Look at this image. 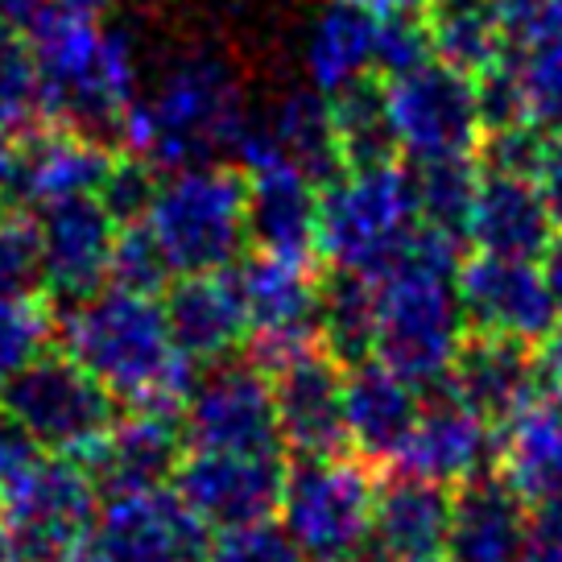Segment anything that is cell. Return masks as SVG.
I'll return each mask as SVG.
<instances>
[{"instance_id": "1", "label": "cell", "mask_w": 562, "mask_h": 562, "mask_svg": "<svg viewBox=\"0 0 562 562\" xmlns=\"http://www.w3.org/2000/svg\"><path fill=\"white\" fill-rule=\"evenodd\" d=\"M63 351L133 409L182 414L199 381V364L175 344L166 306L154 294L121 285L70 302L63 315Z\"/></svg>"}, {"instance_id": "2", "label": "cell", "mask_w": 562, "mask_h": 562, "mask_svg": "<svg viewBox=\"0 0 562 562\" xmlns=\"http://www.w3.org/2000/svg\"><path fill=\"white\" fill-rule=\"evenodd\" d=\"M463 240L418 224L414 240L389 273L376 278V351L385 369L405 376L414 389L447 385L459 351L468 344V315L459 302Z\"/></svg>"}, {"instance_id": "3", "label": "cell", "mask_w": 562, "mask_h": 562, "mask_svg": "<svg viewBox=\"0 0 562 562\" xmlns=\"http://www.w3.org/2000/svg\"><path fill=\"white\" fill-rule=\"evenodd\" d=\"M240 75L228 58L191 50L170 58L124 116V145L161 175L203 161L240 158L252 133Z\"/></svg>"}, {"instance_id": "4", "label": "cell", "mask_w": 562, "mask_h": 562, "mask_svg": "<svg viewBox=\"0 0 562 562\" xmlns=\"http://www.w3.org/2000/svg\"><path fill=\"white\" fill-rule=\"evenodd\" d=\"M25 37L42 70L46 116L100 140L121 133L128 108L140 95L133 42L121 30H104L100 18L67 13L54 4L42 9Z\"/></svg>"}, {"instance_id": "5", "label": "cell", "mask_w": 562, "mask_h": 562, "mask_svg": "<svg viewBox=\"0 0 562 562\" xmlns=\"http://www.w3.org/2000/svg\"><path fill=\"white\" fill-rule=\"evenodd\" d=\"M414 170L397 161L372 170H344L318 194L315 252L335 273L381 278L418 232Z\"/></svg>"}, {"instance_id": "6", "label": "cell", "mask_w": 562, "mask_h": 562, "mask_svg": "<svg viewBox=\"0 0 562 562\" xmlns=\"http://www.w3.org/2000/svg\"><path fill=\"white\" fill-rule=\"evenodd\" d=\"M145 224L158 236L175 278L224 273L248 245L245 175L228 161L166 170Z\"/></svg>"}, {"instance_id": "7", "label": "cell", "mask_w": 562, "mask_h": 562, "mask_svg": "<svg viewBox=\"0 0 562 562\" xmlns=\"http://www.w3.org/2000/svg\"><path fill=\"white\" fill-rule=\"evenodd\" d=\"M0 418L13 422L37 451L83 459L116 422V397L75 356L42 351L0 385Z\"/></svg>"}, {"instance_id": "8", "label": "cell", "mask_w": 562, "mask_h": 562, "mask_svg": "<svg viewBox=\"0 0 562 562\" xmlns=\"http://www.w3.org/2000/svg\"><path fill=\"white\" fill-rule=\"evenodd\" d=\"M281 529L294 538L306 562H344L372 542L376 484L372 475L339 456L299 459L281 488Z\"/></svg>"}, {"instance_id": "9", "label": "cell", "mask_w": 562, "mask_h": 562, "mask_svg": "<svg viewBox=\"0 0 562 562\" xmlns=\"http://www.w3.org/2000/svg\"><path fill=\"white\" fill-rule=\"evenodd\" d=\"M95 480L75 456H34V463L4 488L0 517L18 542L21 562H54L75 546L91 542L100 517Z\"/></svg>"}, {"instance_id": "10", "label": "cell", "mask_w": 562, "mask_h": 562, "mask_svg": "<svg viewBox=\"0 0 562 562\" xmlns=\"http://www.w3.org/2000/svg\"><path fill=\"white\" fill-rule=\"evenodd\" d=\"M389 121L402 154L418 161L472 158L484 140V116L475 100V79L430 58L426 67L385 79Z\"/></svg>"}, {"instance_id": "11", "label": "cell", "mask_w": 562, "mask_h": 562, "mask_svg": "<svg viewBox=\"0 0 562 562\" xmlns=\"http://www.w3.org/2000/svg\"><path fill=\"white\" fill-rule=\"evenodd\" d=\"M236 161L245 166L248 240L261 248V252L311 261L323 187L302 166H294V161L281 154L261 121L252 124V133L240 145V158Z\"/></svg>"}, {"instance_id": "12", "label": "cell", "mask_w": 562, "mask_h": 562, "mask_svg": "<svg viewBox=\"0 0 562 562\" xmlns=\"http://www.w3.org/2000/svg\"><path fill=\"white\" fill-rule=\"evenodd\" d=\"M104 562H207L211 526L175 488L104 496L91 529Z\"/></svg>"}, {"instance_id": "13", "label": "cell", "mask_w": 562, "mask_h": 562, "mask_svg": "<svg viewBox=\"0 0 562 562\" xmlns=\"http://www.w3.org/2000/svg\"><path fill=\"white\" fill-rule=\"evenodd\" d=\"M285 468L278 451H207L194 447L175 472V492L215 533L273 521L281 509Z\"/></svg>"}, {"instance_id": "14", "label": "cell", "mask_w": 562, "mask_h": 562, "mask_svg": "<svg viewBox=\"0 0 562 562\" xmlns=\"http://www.w3.org/2000/svg\"><path fill=\"white\" fill-rule=\"evenodd\" d=\"M191 447L207 451H281L273 381L257 364H211L182 409Z\"/></svg>"}, {"instance_id": "15", "label": "cell", "mask_w": 562, "mask_h": 562, "mask_svg": "<svg viewBox=\"0 0 562 562\" xmlns=\"http://www.w3.org/2000/svg\"><path fill=\"white\" fill-rule=\"evenodd\" d=\"M459 302H463L468 327L480 335L542 344L562 327V302L554 299L538 261L475 252L459 269Z\"/></svg>"}, {"instance_id": "16", "label": "cell", "mask_w": 562, "mask_h": 562, "mask_svg": "<svg viewBox=\"0 0 562 562\" xmlns=\"http://www.w3.org/2000/svg\"><path fill=\"white\" fill-rule=\"evenodd\" d=\"M501 451L492 422H484L472 405H463L456 393L435 389V397L422 405L418 422L402 442L393 468L402 475L459 488L475 475L488 472V459Z\"/></svg>"}, {"instance_id": "17", "label": "cell", "mask_w": 562, "mask_h": 562, "mask_svg": "<svg viewBox=\"0 0 562 562\" xmlns=\"http://www.w3.org/2000/svg\"><path fill=\"white\" fill-rule=\"evenodd\" d=\"M37 228H42V285L54 299L70 306L104 290L121 224L108 215L95 194L42 207Z\"/></svg>"}, {"instance_id": "18", "label": "cell", "mask_w": 562, "mask_h": 562, "mask_svg": "<svg viewBox=\"0 0 562 562\" xmlns=\"http://www.w3.org/2000/svg\"><path fill=\"white\" fill-rule=\"evenodd\" d=\"M269 381H273L281 447H290L299 459L339 456L348 447V405H344L348 372L331 351H311Z\"/></svg>"}, {"instance_id": "19", "label": "cell", "mask_w": 562, "mask_h": 562, "mask_svg": "<svg viewBox=\"0 0 562 562\" xmlns=\"http://www.w3.org/2000/svg\"><path fill=\"white\" fill-rule=\"evenodd\" d=\"M83 463H88L100 496L166 488L182 463L178 414L133 409L128 418H116L108 426V435L83 456Z\"/></svg>"}, {"instance_id": "20", "label": "cell", "mask_w": 562, "mask_h": 562, "mask_svg": "<svg viewBox=\"0 0 562 562\" xmlns=\"http://www.w3.org/2000/svg\"><path fill=\"white\" fill-rule=\"evenodd\" d=\"M442 389L456 393L463 405H472L484 422L505 426L538 402L542 372H538V356L529 351V344L475 331L463 344L456 369H451Z\"/></svg>"}, {"instance_id": "21", "label": "cell", "mask_w": 562, "mask_h": 562, "mask_svg": "<svg viewBox=\"0 0 562 562\" xmlns=\"http://www.w3.org/2000/svg\"><path fill=\"white\" fill-rule=\"evenodd\" d=\"M166 318L175 344L194 364H220L232 351L248 344L252 323H248L245 290L240 278L224 269V273H191V278L170 281L166 290Z\"/></svg>"}, {"instance_id": "22", "label": "cell", "mask_w": 562, "mask_h": 562, "mask_svg": "<svg viewBox=\"0 0 562 562\" xmlns=\"http://www.w3.org/2000/svg\"><path fill=\"white\" fill-rule=\"evenodd\" d=\"M554 236H559V220L533 178L484 175L472 224H468V240L475 245V252L509 257V261H542Z\"/></svg>"}, {"instance_id": "23", "label": "cell", "mask_w": 562, "mask_h": 562, "mask_svg": "<svg viewBox=\"0 0 562 562\" xmlns=\"http://www.w3.org/2000/svg\"><path fill=\"white\" fill-rule=\"evenodd\" d=\"M112 149L100 137L75 133V128H50L34 133L21 145L18 166V199L34 207H54L67 199H91L100 194L108 170H112Z\"/></svg>"}, {"instance_id": "24", "label": "cell", "mask_w": 562, "mask_h": 562, "mask_svg": "<svg viewBox=\"0 0 562 562\" xmlns=\"http://www.w3.org/2000/svg\"><path fill=\"white\" fill-rule=\"evenodd\" d=\"M529 513L505 475H475L459 484L451 505V562H517L526 546Z\"/></svg>"}, {"instance_id": "25", "label": "cell", "mask_w": 562, "mask_h": 562, "mask_svg": "<svg viewBox=\"0 0 562 562\" xmlns=\"http://www.w3.org/2000/svg\"><path fill=\"white\" fill-rule=\"evenodd\" d=\"M451 505L456 496L442 484L397 472V480L376 488L372 542L393 562H442L451 546Z\"/></svg>"}, {"instance_id": "26", "label": "cell", "mask_w": 562, "mask_h": 562, "mask_svg": "<svg viewBox=\"0 0 562 562\" xmlns=\"http://www.w3.org/2000/svg\"><path fill=\"white\" fill-rule=\"evenodd\" d=\"M422 389L385 369L381 360H364L348 372L344 405H348V442L372 463H393L422 414Z\"/></svg>"}, {"instance_id": "27", "label": "cell", "mask_w": 562, "mask_h": 562, "mask_svg": "<svg viewBox=\"0 0 562 562\" xmlns=\"http://www.w3.org/2000/svg\"><path fill=\"white\" fill-rule=\"evenodd\" d=\"M376 37H381V18L364 0H327L311 21L302 46L311 88L335 95L360 79H372Z\"/></svg>"}, {"instance_id": "28", "label": "cell", "mask_w": 562, "mask_h": 562, "mask_svg": "<svg viewBox=\"0 0 562 562\" xmlns=\"http://www.w3.org/2000/svg\"><path fill=\"white\" fill-rule=\"evenodd\" d=\"M236 278H240V290H245L252 335L318 331V294H323V285H318L311 261L257 252Z\"/></svg>"}, {"instance_id": "29", "label": "cell", "mask_w": 562, "mask_h": 562, "mask_svg": "<svg viewBox=\"0 0 562 562\" xmlns=\"http://www.w3.org/2000/svg\"><path fill=\"white\" fill-rule=\"evenodd\" d=\"M501 475L526 505L562 501V402H538L501 430Z\"/></svg>"}, {"instance_id": "30", "label": "cell", "mask_w": 562, "mask_h": 562, "mask_svg": "<svg viewBox=\"0 0 562 562\" xmlns=\"http://www.w3.org/2000/svg\"><path fill=\"white\" fill-rule=\"evenodd\" d=\"M426 30L435 58L472 79L509 54L501 30V0H430Z\"/></svg>"}, {"instance_id": "31", "label": "cell", "mask_w": 562, "mask_h": 562, "mask_svg": "<svg viewBox=\"0 0 562 562\" xmlns=\"http://www.w3.org/2000/svg\"><path fill=\"white\" fill-rule=\"evenodd\" d=\"M269 137L285 158L302 166L315 178L318 187H327L331 178L344 175V158H339V137H335V116H331V95L318 88L311 91H290L273 116L265 121Z\"/></svg>"}, {"instance_id": "32", "label": "cell", "mask_w": 562, "mask_h": 562, "mask_svg": "<svg viewBox=\"0 0 562 562\" xmlns=\"http://www.w3.org/2000/svg\"><path fill=\"white\" fill-rule=\"evenodd\" d=\"M376 278L364 273H335L318 294V339L344 369L372 360L376 351Z\"/></svg>"}, {"instance_id": "33", "label": "cell", "mask_w": 562, "mask_h": 562, "mask_svg": "<svg viewBox=\"0 0 562 562\" xmlns=\"http://www.w3.org/2000/svg\"><path fill=\"white\" fill-rule=\"evenodd\" d=\"M331 116L344 170H372V166L397 161L402 145H397V133H393V121H389L385 83L360 79L351 88L335 91Z\"/></svg>"}, {"instance_id": "34", "label": "cell", "mask_w": 562, "mask_h": 562, "mask_svg": "<svg viewBox=\"0 0 562 562\" xmlns=\"http://www.w3.org/2000/svg\"><path fill=\"white\" fill-rule=\"evenodd\" d=\"M42 121H46V88L34 46L21 30L0 25V137H34Z\"/></svg>"}, {"instance_id": "35", "label": "cell", "mask_w": 562, "mask_h": 562, "mask_svg": "<svg viewBox=\"0 0 562 562\" xmlns=\"http://www.w3.org/2000/svg\"><path fill=\"white\" fill-rule=\"evenodd\" d=\"M480 182H484V175L472 166V158L418 161V170H414V191H418L422 224L468 240V224H472Z\"/></svg>"}, {"instance_id": "36", "label": "cell", "mask_w": 562, "mask_h": 562, "mask_svg": "<svg viewBox=\"0 0 562 562\" xmlns=\"http://www.w3.org/2000/svg\"><path fill=\"white\" fill-rule=\"evenodd\" d=\"M54 315L34 294H0V385L25 372L50 348Z\"/></svg>"}, {"instance_id": "37", "label": "cell", "mask_w": 562, "mask_h": 562, "mask_svg": "<svg viewBox=\"0 0 562 562\" xmlns=\"http://www.w3.org/2000/svg\"><path fill=\"white\" fill-rule=\"evenodd\" d=\"M175 269L161 252L158 236L149 232V224H124L116 232V248H112V273H108V285H121V290H133V294H154L158 299L161 290L170 285Z\"/></svg>"}, {"instance_id": "38", "label": "cell", "mask_w": 562, "mask_h": 562, "mask_svg": "<svg viewBox=\"0 0 562 562\" xmlns=\"http://www.w3.org/2000/svg\"><path fill=\"white\" fill-rule=\"evenodd\" d=\"M42 285V228L21 207L0 211V294H34Z\"/></svg>"}, {"instance_id": "39", "label": "cell", "mask_w": 562, "mask_h": 562, "mask_svg": "<svg viewBox=\"0 0 562 562\" xmlns=\"http://www.w3.org/2000/svg\"><path fill=\"white\" fill-rule=\"evenodd\" d=\"M161 191V170L154 161H145L140 154H128V158H116L112 170H108L104 187H100V203L108 207V215L116 224H145L149 211H154V199Z\"/></svg>"}, {"instance_id": "40", "label": "cell", "mask_w": 562, "mask_h": 562, "mask_svg": "<svg viewBox=\"0 0 562 562\" xmlns=\"http://www.w3.org/2000/svg\"><path fill=\"white\" fill-rule=\"evenodd\" d=\"M509 67L521 88L526 121L538 128H559L562 124V54L554 50H509Z\"/></svg>"}, {"instance_id": "41", "label": "cell", "mask_w": 562, "mask_h": 562, "mask_svg": "<svg viewBox=\"0 0 562 562\" xmlns=\"http://www.w3.org/2000/svg\"><path fill=\"white\" fill-rule=\"evenodd\" d=\"M501 30L513 54H562V0H501Z\"/></svg>"}, {"instance_id": "42", "label": "cell", "mask_w": 562, "mask_h": 562, "mask_svg": "<svg viewBox=\"0 0 562 562\" xmlns=\"http://www.w3.org/2000/svg\"><path fill=\"white\" fill-rule=\"evenodd\" d=\"M207 562H306L294 538L273 521L224 529L211 538Z\"/></svg>"}, {"instance_id": "43", "label": "cell", "mask_w": 562, "mask_h": 562, "mask_svg": "<svg viewBox=\"0 0 562 562\" xmlns=\"http://www.w3.org/2000/svg\"><path fill=\"white\" fill-rule=\"evenodd\" d=\"M542 149H546V128H538V124L488 128L484 140H480V158H484V166H488V175L533 178V182H538Z\"/></svg>"}, {"instance_id": "44", "label": "cell", "mask_w": 562, "mask_h": 562, "mask_svg": "<svg viewBox=\"0 0 562 562\" xmlns=\"http://www.w3.org/2000/svg\"><path fill=\"white\" fill-rule=\"evenodd\" d=\"M435 58L426 18H381V37H376V70L385 79L409 75Z\"/></svg>"}, {"instance_id": "45", "label": "cell", "mask_w": 562, "mask_h": 562, "mask_svg": "<svg viewBox=\"0 0 562 562\" xmlns=\"http://www.w3.org/2000/svg\"><path fill=\"white\" fill-rule=\"evenodd\" d=\"M517 562H562V501H546L529 517L526 546Z\"/></svg>"}, {"instance_id": "46", "label": "cell", "mask_w": 562, "mask_h": 562, "mask_svg": "<svg viewBox=\"0 0 562 562\" xmlns=\"http://www.w3.org/2000/svg\"><path fill=\"white\" fill-rule=\"evenodd\" d=\"M34 456H37L34 442L25 439L13 422L0 418V496H4V488L34 463Z\"/></svg>"}, {"instance_id": "47", "label": "cell", "mask_w": 562, "mask_h": 562, "mask_svg": "<svg viewBox=\"0 0 562 562\" xmlns=\"http://www.w3.org/2000/svg\"><path fill=\"white\" fill-rule=\"evenodd\" d=\"M538 187H542L546 203L554 211L562 228V124L546 133V149H542V166H538Z\"/></svg>"}, {"instance_id": "48", "label": "cell", "mask_w": 562, "mask_h": 562, "mask_svg": "<svg viewBox=\"0 0 562 562\" xmlns=\"http://www.w3.org/2000/svg\"><path fill=\"white\" fill-rule=\"evenodd\" d=\"M538 372H542V385L562 397V327L550 339H542V351H538Z\"/></svg>"}, {"instance_id": "49", "label": "cell", "mask_w": 562, "mask_h": 562, "mask_svg": "<svg viewBox=\"0 0 562 562\" xmlns=\"http://www.w3.org/2000/svg\"><path fill=\"white\" fill-rule=\"evenodd\" d=\"M50 0H0V25L4 30H30L37 18H42V9H46Z\"/></svg>"}, {"instance_id": "50", "label": "cell", "mask_w": 562, "mask_h": 562, "mask_svg": "<svg viewBox=\"0 0 562 562\" xmlns=\"http://www.w3.org/2000/svg\"><path fill=\"white\" fill-rule=\"evenodd\" d=\"M18 166H21V145L0 137V199H18Z\"/></svg>"}, {"instance_id": "51", "label": "cell", "mask_w": 562, "mask_h": 562, "mask_svg": "<svg viewBox=\"0 0 562 562\" xmlns=\"http://www.w3.org/2000/svg\"><path fill=\"white\" fill-rule=\"evenodd\" d=\"M376 18H426L430 0H364Z\"/></svg>"}, {"instance_id": "52", "label": "cell", "mask_w": 562, "mask_h": 562, "mask_svg": "<svg viewBox=\"0 0 562 562\" xmlns=\"http://www.w3.org/2000/svg\"><path fill=\"white\" fill-rule=\"evenodd\" d=\"M542 273H546V281H550V290H554V299L562 302V232L550 240V248H546Z\"/></svg>"}, {"instance_id": "53", "label": "cell", "mask_w": 562, "mask_h": 562, "mask_svg": "<svg viewBox=\"0 0 562 562\" xmlns=\"http://www.w3.org/2000/svg\"><path fill=\"white\" fill-rule=\"evenodd\" d=\"M50 4L54 9H67V13H83V18H104L121 0H50Z\"/></svg>"}, {"instance_id": "54", "label": "cell", "mask_w": 562, "mask_h": 562, "mask_svg": "<svg viewBox=\"0 0 562 562\" xmlns=\"http://www.w3.org/2000/svg\"><path fill=\"white\" fill-rule=\"evenodd\" d=\"M344 562H393V559H389V554L376 542H364L360 550H351V554Z\"/></svg>"}, {"instance_id": "55", "label": "cell", "mask_w": 562, "mask_h": 562, "mask_svg": "<svg viewBox=\"0 0 562 562\" xmlns=\"http://www.w3.org/2000/svg\"><path fill=\"white\" fill-rule=\"evenodd\" d=\"M0 562H21L18 542H13V533H9V526H4V517H0Z\"/></svg>"}, {"instance_id": "56", "label": "cell", "mask_w": 562, "mask_h": 562, "mask_svg": "<svg viewBox=\"0 0 562 562\" xmlns=\"http://www.w3.org/2000/svg\"><path fill=\"white\" fill-rule=\"evenodd\" d=\"M54 562H104V559L95 554V546L83 542V546H75V550H67V554H58Z\"/></svg>"}, {"instance_id": "57", "label": "cell", "mask_w": 562, "mask_h": 562, "mask_svg": "<svg viewBox=\"0 0 562 562\" xmlns=\"http://www.w3.org/2000/svg\"><path fill=\"white\" fill-rule=\"evenodd\" d=\"M559 402H562V397H559Z\"/></svg>"}]
</instances>
